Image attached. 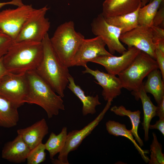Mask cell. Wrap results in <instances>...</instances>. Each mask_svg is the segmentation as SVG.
Here are the masks:
<instances>
[{"instance_id":"obj_1","label":"cell","mask_w":164,"mask_h":164,"mask_svg":"<svg viewBox=\"0 0 164 164\" xmlns=\"http://www.w3.org/2000/svg\"><path fill=\"white\" fill-rule=\"evenodd\" d=\"M43 56L42 42L25 41L13 42L3 60L8 72L19 74L36 70Z\"/></svg>"},{"instance_id":"obj_2","label":"cell","mask_w":164,"mask_h":164,"mask_svg":"<svg viewBox=\"0 0 164 164\" xmlns=\"http://www.w3.org/2000/svg\"><path fill=\"white\" fill-rule=\"evenodd\" d=\"M43 56L41 62L35 70L38 74L62 97L69 83L70 75L68 68L60 61L54 51L47 33L42 42Z\"/></svg>"},{"instance_id":"obj_3","label":"cell","mask_w":164,"mask_h":164,"mask_svg":"<svg viewBox=\"0 0 164 164\" xmlns=\"http://www.w3.org/2000/svg\"><path fill=\"white\" fill-rule=\"evenodd\" d=\"M26 74L29 89L25 103L39 106L45 111L49 118L58 115L60 110H65L62 97L56 94L35 70L28 71Z\"/></svg>"},{"instance_id":"obj_4","label":"cell","mask_w":164,"mask_h":164,"mask_svg":"<svg viewBox=\"0 0 164 164\" xmlns=\"http://www.w3.org/2000/svg\"><path fill=\"white\" fill-rule=\"evenodd\" d=\"M84 36L75 29L72 21L59 25L50 38L52 46L61 62L68 68L71 67L74 56Z\"/></svg>"},{"instance_id":"obj_5","label":"cell","mask_w":164,"mask_h":164,"mask_svg":"<svg viewBox=\"0 0 164 164\" xmlns=\"http://www.w3.org/2000/svg\"><path fill=\"white\" fill-rule=\"evenodd\" d=\"M159 69L156 60L141 51L131 64L118 75L123 88L132 91L136 100L144 79L152 70Z\"/></svg>"},{"instance_id":"obj_6","label":"cell","mask_w":164,"mask_h":164,"mask_svg":"<svg viewBox=\"0 0 164 164\" xmlns=\"http://www.w3.org/2000/svg\"><path fill=\"white\" fill-rule=\"evenodd\" d=\"M29 89L26 73L7 72L0 80V95L18 108L24 104Z\"/></svg>"},{"instance_id":"obj_7","label":"cell","mask_w":164,"mask_h":164,"mask_svg":"<svg viewBox=\"0 0 164 164\" xmlns=\"http://www.w3.org/2000/svg\"><path fill=\"white\" fill-rule=\"evenodd\" d=\"M49 9L47 6L36 9L26 21L13 42L29 41L41 42L48 33L50 26L46 15Z\"/></svg>"},{"instance_id":"obj_8","label":"cell","mask_w":164,"mask_h":164,"mask_svg":"<svg viewBox=\"0 0 164 164\" xmlns=\"http://www.w3.org/2000/svg\"><path fill=\"white\" fill-rule=\"evenodd\" d=\"M111 101L107 103L103 110L93 121L80 130H73L67 133L65 145L59 153L58 159H52L54 164H69L68 157L69 154L77 150L83 140L89 135L102 120L109 108Z\"/></svg>"},{"instance_id":"obj_9","label":"cell","mask_w":164,"mask_h":164,"mask_svg":"<svg viewBox=\"0 0 164 164\" xmlns=\"http://www.w3.org/2000/svg\"><path fill=\"white\" fill-rule=\"evenodd\" d=\"M36 9L31 5H24L15 9H8L0 12V28L14 41L24 24Z\"/></svg>"},{"instance_id":"obj_10","label":"cell","mask_w":164,"mask_h":164,"mask_svg":"<svg viewBox=\"0 0 164 164\" xmlns=\"http://www.w3.org/2000/svg\"><path fill=\"white\" fill-rule=\"evenodd\" d=\"M91 27L92 33L102 39L112 55L115 52L122 54L127 50L119 39L122 29L108 23L101 13L93 19Z\"/></svg>"},{"instance_id":"obj_11","label":"cell","mask_w":164,"mask_h":164,"mask_svg":"<svg viewBox=\"0 0 164 164\" xmlns=\"http://www.w3.org/2000/svg\"><path fill=\"white\" fill-rule=\"evenodd\" d=\"M119 39L128 48L135 47L155 60L156 46L151 27L138 25L132 30L121 34Z\"/></svg>"},{"instance_id":"obj_12","label":"cell","mask_w":164,"mask_h":164,"mask_svg":"<svg viewBox=\"0 0 164 164\" xmlns=\"http://www.w3.org/2000/svg\"><path fill=\"white\" fill-rule=\"evenodd\" d=\"M105 43L98 36L90 39L84 38L78 48L71 63V67H85L88 62L100 56H112L105 49Z\"/></svg>"},{"instance_id":"obj_13","label":"cell","mask_w":164,"mask_h":164,"mask_svg":"<svg viewBox=\"0 0 164 164\" xmlns=\"http://www.w3.org/2000/svg\"><path fill=\"white\" fill-rule=\"evenodd\" d=\"M141 52L136 48L132 47L128 48V50L120 56H101L91 62L103 66L109 74L118 75L131 64Z\"/></svg>"},{"instance_id":"obj_14","label":"cell","mask_w":164,"mask_h":164,"mask_svg":"<svg viewBox=\"0 0 164 164\" xmlns=\"http://www.w3.org/2000/svg\"><path fill=\"white\" fill-rule=\"evenodd\" d=\"M84 67L85 70L82 72L84 74H90L94 77L97 81L95 82L103 88L102 95L105 101H112L114 98L121 94L123 87L118 77L98 69H91L87 66Z\"/></svg>"},{"instance_id":"obj_15","label":"cell","mask_w":164,"mask_h":164,"mask_svg":"<svg viewBox=\"0 0 164 164\" xmlns=\"http://www.w3.org/2000/svg\"><path fill=\"white\" fill-rule=\"evenodd\" d=\"M30 149L19 135L12 141L4 145L2 152V158L15 163L24 162L26 160Z\"/></svg>"},{"instance_id":"obj_16","label":"cell","mask_w":164,"mask_h":164,"mask_svg":"<svg viewBox=\"0 0 164 164\" xmlns=\"http://www.w3.org/2000/svg\"><path fill=\"white\" fill-rule=\"evenodd\" d=\"M49 132V127L44 118H42L31 125L17 130L18 135L32 150L42 142Z\"/></svg>"},{"instance_id":"obj_17","label":"cell","mask_w":164,"mask_h":164,"mask_svg":"<svg viewBox=\"0 0 164 164\" xmlns=\"http://www.w3.org/2000/svg\"><path fill=\"white\" fill-rule=\"evenodd\" d=\"M142 7L141 0H105L101 13L104 17L128 14Z\"/></svg>"},{"instance_id":"obj_18","label":"cell","mask_w":164,"mask_h":164,"mask_svg":"<svg viewBox=\"0 0 164 164\" xmlns=\"http://www.w3.org/2000/svg\"><path fill=\"white\" fill-rule=\"evenodd\" d=\"M68 87L80 100L83 104L82 113L84 116L94 114L96 112V107L101 105L98 95L95 96L86 95L80 87L77 85L73 78L70 75L68 78Z\"/></svg>"},{"instance_id":"obj_19","label":"cell","mask_w":164,"mask_h":164,"mask_svg":"<svg viewBox=\"0 0 164 164\" xmlns=\"http://www.w3.org/2000/svg\"><path fill=\"white\" fill-rule=\"evenodd\" d=\"M147 80L143 83V88L145 92L153 96L157 104L164 97V84L161 72L158 69L152 70L148 75Z\"/></svg>"},{"instance_id":"obj_20","label":"cell","mask_w":164,"mask_h":164,"mask_svg":"<svg viewBox=\"0 0 164 164\" xmlns=\"http://www.w3.org/2000/svg\"><path fill=\"white\" fill-rule=\"evenodd\" d=\"M18 108L0 95V126L9 128L17 125L19 120Z\"/></svg>"},{"instance_id":"obj_21","label":"cell","mask_w":164,"mask_h":164,"mask_svg":"<svg viewBox=\"0 0 164 164\" xmlns=\"http://www.w3.org/2000/svg\"><path fill=\"white\" fill-rule=\"evenodd\" d=\"M106 127L107 130L110 134L115 136H124L130 140L143 160L146 163L148 162L149 159L146 154L149 153V151L141 148L134 139L130 130H128L125 125L114 121L109 120L106 123Z\"/></svg>"},{"instance_id":"obj_22","label":"cell","mask_w":164,"mask_h":164,"mask_svg":"<svg viewBox=\"0 0 164 164\" xmlns=\"http://www.w3.org/2000/svg\"><path fill=\"white\" fill-rule=\"evenodd\" d=\"M143 83L138 92L136 100L140 99L142 103L144 118L142 123L144 131L145 141L149 139V127L152 118L156 116L157 106H155L148 96L143 88Z\"/></svg>"},{"instance_id":"obj_23","label":"cell","mask_w":164,"mask_h":164,"mask_svg":"<svg viewBox=\"0 0 164 164\" xmlns=\"http://www.w3.org/2000/svg\"><path fill=\"white\" fill-rule=\"evenodd\" d=\"M139 8L128 14L104 18L109 24L121 29V34L124 33L132 30L138 25V12Z\"/></svg>"},{"instance_id":"obj_24","label":"cell","mask_w":164,"mask_h":164,"mask_svg":"<svg viewBox=\"0 0 164 164\" xmlns=\"http://www.w3.org/2000/svg\"><path fill=\"white\" fill-rule=\"evenodd\" d=\"M111 112L115 114L121 116H127L130 119L132 124V128L130 130L135 139L140 147L144 145L143 141L139 137L138 133V129L140 122L141 112L139 110L132 111L127 110L122 105L114 106L110 109Z\"/></svg>"},{"instance_id":"obj_25","label":"cell","mask_w":164,"mask_h":164,"mask_svg":"<svg viewBox=\"0 0 164 164\" xmlns=\"http://www.w3.org/2000/svg\"><path fill=\"white\" fill-rule=\"evenodd\" d=\"M67 130L66 127H63L60 133L57 135L52 132L44 144L46 149L49 152L50 158L51 160L63 148L67 136Z\"/></svg>"},{"instance_id":"obj_26","label":"cell","mask_w":164,"mask_h":164,"mask_svg":"<svg viewBox=\"0 0 164 164\" xmlns=\"http://www.w3.org/2000/svg\"><path fill=\"white\" fill-rule=\"evenodd\" d=\"M164 0H153L139 8L138 12V25L150 27L153 18Z\"/></svg>"},{"instance_id":"obj_27","label":"cell","mask_w":164,"mask_h":164,"mask_svg":"<svg viewBox=\"0 0 164 164\" xmlns=\"http://www.w3.org/2000/svg\"><path fill=\"white\" fill-rule=\"evenodd\" d=\"M46 150L44 144L42 142L31 150L26 159L27 164H39L46 159Z\"/></svg>"},{"instance_id":"obj_28","label":"cell","mask_w":164,"mask_h":164,"mask_svg":"<svg viewBox=\"0 0 164 164\" xmlns=\"http://www.w3.org/2000/svg\"><path fill=\"white\" fill-rule=\"evenodd\" d=\"M153 139L150 145V151L154 154L159 164H164V155L162 152V146L157 139L156 134L152 133Z\"/></svg>"},{"instance_id":"obj_29","label":"cell","mask_w":164,"mask_h":164,"mask_svg":"<svg viewBox=\"0 0 164 164\" xmlns=\"http://www.w3.org/2000/svg\"><path fill=\"white\" fill-rule=\"evenodd\" d=\"M13 42L12 38L0 28V57L6 54Z\"/></svg>"},{"instance_id":"obj_30","label":"cell","mask_w":164,"mask_h":164,"mask_svg":"<svg viewBox=\"0 0 164 164\" xmlns=\"http://www.w3.org/2000/svg\"><path fill=\"white\" fill-rule=\"evenodd\" d=\"M164 1L161 3L159 9L153 18L152 26H159L164 24Z\"/></svg>"},{"instance_id":"obj_31","label":"cell","mask_w":164,"mask_h":164,"mask_svg":"<svg viewBox=\"0 0 164 164\" xmlns=\"http://www.w3.org/2000/svg\"><path fill=\"white\" fill-rule=\"evenodd\" d=\"M155 56V60L160 69L162 80L164 81V53L156 47Z\"/></svg>"},{"instance_id":"obj_32","label":"cell","mask_w":164,"mask_h":164,"mask_svg":"<svg viewBox=\"0 0 164 164\" xmlns=\"http://www.w3.org/2000/svg\"><path fill=\"white\" fill-rule=\"evenodd\" d=\"M155 44L159 40L164 39V29L159 26H152L151 27Z\"/></svg>"},{"instance_id":"obj_33","label":"cell","mask_w":164,"mask_h":164,"mask_svg":"<svg viewBox=\"0 0 164 164\" xmlns=\"http://www.w3.org/2000/svg\"><path fill=\"white\" fill-rule=\"evenodd\" d=\"M149 129L158 130L164 135V118H159L154 125H150Z\"/></svg>"},{"instance_id":"obj_34","label":"cell","mask_w":164,"mask_h":164,"mask_svg":"<svg viewBox=\"0 0 164 164\" xmlns=\"http://www.w3.org/2000/svg\"><path fill=\"white\" fill-rule=\"evenodd\" d=\"M156 110V116L159 118H164V97L160 102L157 104Z\"/></svg>"},{"instance_id":"obj_35","label":"cell","mask_w":164,"mask_h":164,"mask_svg":"<svg viewBox=\"0 0 164 164\" xmlns=\"http://www.w3.org/2000/svg\"><path fill=\"white\" fill-rule=\"evenodd\" d=\"M23 4L22 0H12L10 1L6 2H0V9L6 5H12L19 6Z\"/></svg>"},{"instance_id":"obj_36","label":"cell","mask_w":164,"mask_h":164,"mask_svg":"<svg viewBox=\"0 0 164 164\" xmlns=\"http://www.w3.org/2000/svg\"><path fill=\"white\" fill-rule=\"evenodd\" d=\"M3 57H0V80L2 77L8 72L3 63Z\"/></svg>"},{"instance_id":"obj_37","label":"cell","mask_w":164,"mask_h":164,"mask_svg":"<svg viewBox=\"0 0 164 164\" xmlns=\"http://www.w3.org/2000/svg\"><path fill=\"white\" fill-rule=\"evenodd\" d=\"M155 45L156 47L164 53V39L158 40L156 43Z\"/></svg>"},{"instance_id":"obj_38","label":"cell","mask_w":164,"mask_h":164,"mask_svg":"<svg viewBox=\"0 0 164 164\" xmlns=\"http://www.w3.org/2000/svg\"><path fill=\"white\" fill-rule=\"evenodd\" d=\"M150 0H141L142 7L147 4V3L149 2Z\"/></svg>"},{"instance_id":"obj_39","label":"cell","mask_w":164,"mask_h":164,"mask_svg":"<svg viewBox=\"0 0 164 164\" xmlns=\"http://www.w3.org/2000/svg\"><path fill=\"white\" fill-rule=\"evenodd\" d=\"M153 0H150L149 2H152V1H153Z\"/></svg>"}]
</instances>
